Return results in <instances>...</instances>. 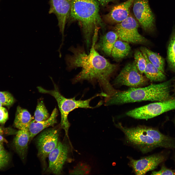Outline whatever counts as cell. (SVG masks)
<instances>
[{
	"label": "cell",
	"mask_w": 175,
	"mask_h": 175,
	"mask_svg": "<svg viewBox=\"0 0 175 175\" xmlns=\"http://www.w3.org/2000/svg\"><path fill=\"white\" fill-rule=\"evenodd\" d=\"M167 58L170 67L175 72V26L174 25L168 47Z\"/></svg>",
	"instance_id": "cell-21"
},
{
	"label": "cell",
	"mask_w": 175,
	"mask_h": 175,
	"mask_svg": "<svg viewBox=\"0 0 175 175\" xmlns=\"http://www.w3.org/2000/svg\"><path fill=\"white\" fill-rule=\"evenodd\" d=\"M10 156L5 150L0 153V169L5 166L8 163Z\"/></svg>",
	"instance_id": "cell-27"
},
{
	"label": "cell",
	"mask_w": 175,
	"mask_h": 175,
	"mask_svg": "<svg viewBox=\"0 0 175 175\" xmlns=\"http://www.w3.org/2000/svg\"><path fill=\"white\" fill-rule=\"evenodd\" d=\"M50 117L43 101H39L34 113V120L36 121L45 120Z\"/></svg>",
	"instance_id": "cell-22"
},
{
	"label": "cell",
	"mask_w": 175,
	"mask_h": 175,
	"mask_svg": "<svg viewBox=\"0 0 175 175\" xmlns=\"http://www.w3.org/2000/svg\"><path fill=\"white\" fill-rule=\"evenodd\" d=\"M15 101V98L10 93L6 91H0V103L2 105L10 106Z\"/></svg>",
	"instance_id": "cell-25"
},
{
	"label": "cell",
	"mask_w": 175,
	"mask_h": 175,
	"mask_svg": "<svg viewBox=\"0 0 175 175\" xmlns=\"http://www.w3.org/2000/svg\"><path fill=\"white\" fill-rule=\"evenodd\" d=\"M69 149L68 144L59 141L56 146L48 155V172L56 175L61 174L68 158Z\"/></svg>",
	"instance_id": "cell-10"
},
{
	"label": "cell",
	"mask_w": 175,
	"mask_h": 175,
	"mask_svg": "<svg viewBox=\"0 0 175 175\" xmlns=\"http://www.w3.org/2000/svg\"><path fill=\"white\" fill-rule=\"evenodd\" d=\"M99 5L97 0H73L72 3L69 18L78 22L88 48L96 28L105 26L99 15Z\"/></svg>",
	"instance_id": "cell-4"
},
{
	"label": "cell",
	"mask_w": 175,
	"mask_h": 175,
	"mask_svg": "<svg viewBox=\"0 0 175 175\" xmlns=\"http://www.w3.org/2000/svg\"><path fill=\"white\" fill-rule=\"evenodd\" d=\"M58 115L57 109L55 108L53 110L49 117L46 120L36 121L33 120L27 128L30 136V140L44 129L50 126H53L57 123V118Z\"/></svg>",
	"instance_id": "cell-14"
},
{
	"label": "cell",
	"mask_w": 175,
	"mask_h": 175,
	"mask_svg": "<svg viewBox=\"0 0 175 175\" xmlns=\"http://www.w3.org/2000/svg\"><path fill=\"white\" fill-rule=\"evenodd\" d=\"M148 79L140 73L134 62L127 64L115 78L114 84L138 88L146 84Z\"/></svg>",
	"instance_id": "cell-8"
},
{
	"label": "cell",
	"mask_w": 175,
	"mask_h": 175,
	"mask_svg": "<svg viewBox=\"0 0 175 175\" xmlns=\"http://www.w3.org/2000/svg\"><path fill=\"white\" fill-rule=\"evenodd\" d=\"M172 80L171 79L144 87H131L124 91H116L105 98V105H117L144 101L158 102L171 98Z\"/></svg>",
	"instance_id": "cell-2"
},
{
	"label": "cell",
	"mask_w": 175,
	"mask_h": 175,
	"mask_svg": "<svg viewBox=\"0 0 175 175\" xmlns=\"http://www.w3.org/2000/svg\"><path fill=\"white\" fill-rule=\"evenodd\" d=\"M173 92L174 93V94H175V83L173 84Z\"/></svg>",
	"instance_id": "cell-33"
},
{
	"label": "cell",
	"mask_w": 175,
	"mask_h": 175,
	"mask_svg": "<svg viewBox=\"0 0 175 175\" xmlns=\"http://www.w3.org/2000/svg\"><path fill=\"white\" fill-rule=\"evenodd\" d=\"M118 0H97L99 4L101 6L104 7L107 5L108 3Z\"/></svg>",
	"instance_id": "cell-29"
},
{
	"label": "cell",
	"mask_w": 175,
	"mask_h": 175,
	"mask_svg": "<svg viewBox=\"0 0 175 175\" xmlns=\"http://www.w3.org/2000/svg\"><path fill=\"white\" fill-rule=\"evenodd\" d=\"M152 175H175V170L168 168L163 165L160 169L157 171H153Z\"/></svg>",
	"instance_id": "cell-26"
},
{
	"label": "cell",
	"mask_w": 175,
	"mask_h": 175,
	"mask_svg": "<svg viewBox=\"0 0 175 175\" xmlns=\"http://www.w3.org/2000/svg\"><path fill=\"white\" fill-rule=\"evenodd\" d=\"M4 133V131L2 128L0 126V135H2Z\"/></svg>",
	"instance_id": "cell-32"
},
{
	"label": "cell",
	"mask_w": 175,
	"mask_h": 175,
	"mask_svg": "<svg viewBox=\"0 0 175 175\" xmlns=\"http://www.w3.org/2000/svg\"><path fill=\"white\" fill-rule=\"evenodd\" d=\"M90 166L87 163L80 162L70 170V174L72 175H88L91 171Z\"/></svg>",
	"instance_id": "cell-23"
},
{
	"label": "cell",
	"mask_w": 175,
	"mask_h": 175,
	"mask_svg": "<svg viewBox=\"0 0 175 175\" xmlns=\"http://www.w3.org/2000/svg\"><path fill=\"white\" fill-rule=\"evenodd\" d=\"M115 124L124 133L127 141L143 153L159 147L175 149V138L156 129L142 126L128 128L120 123Z\"/></svg>",
	"instance_id": "cell-3"
},
{
	"label": "cell",
	"mask_w": 175,
	"mask_h": 175,
	"mask_svg": "<svg viewBox=\"0 0 175 175\" xmlns=\"http://www.w3.org/2000/svg\"><path fill=\"white\" fill-rule=\"evenodd\" d=\"M133 10L134 16L142 29L149 32L155 28V16L149 6L148 0H135Z\"/></svg>",
	"instance_id": "cell-9"
},
{
	"label": "cell",
	"mask_w": 175,
	"mask_h": 175,
	"mask_svg": "<svg viewBox=\"0 0 175 175\" xmlns=\"http://www.w3.org/2000/svg\"><path fill=\"white\" fill-rule=\"evenodd\" d=\"M134 62L138 70L140 73H144L146 65L145 58L141 52L139 50L134 54Z\"/></svg>",
	"instance_id": "cell-24"
},
{
	"label": "cell",
	"mask_w": 175,
	"mask_h": 175,
	"mask_svg": "<svg viewBox=\"0 0 175 175\" xmlns=\"http://www.w3.org/2000/svg\"><path fill=\"white\" fill-rule=\"evenodd\" d=\"M2 104L0 103V108L2 107Z\"/></svg>",
	"instance_id": "cell-34"
},
{
	"label": "cell",
	"mask_w": 175,
	"mask_h": 175,
	"mask_svg": "<svg viewBox=\"0 0 175 175\" xmlns=\"http://www.w3.org/2000/svg\"><path fill=\"white\" fill-rule=\"evenodd\" d=\"M0 141L6 143H8V141L0 135Z\"/></svg>",
	"instance_id": "cell-30"
},
{
	"label": "cell",
	"mask_w": 175,
	"mask_h": 175,
	"mask_svg": "<svg viewBox=\"0 0 175 175\" xmlns=\"http://www.w3.org/2000/svg\"><path fill=\"white\" fill-rule=\"evenodd\" d=\"M138 22L130 15L125 19L116 24L115 31L121 40L134 44H145L148 40L139 32Z\"/></svg>",
	"instance_id": "cell-6"
},
{
	"label": "cell",
	"mask_w": 175,
	"mask_h": 175,
	"mask_svg": "<svg viewBox=\"0 0 175 175\" xmlns=\"http://www.w3.org/2000/svg\"><path fill=\"white\" fill-rule=\"evenodd\" d=\"M16 134L13 141L14 146L17 153L23 160L26 157L30 140L29 134L26 129L19 130Z\"/></svg>",
	"instance_id": "cell-16"
},
{
	"label": "cell",
	"mask_w": 175,
	"mask_h": 175,
	"mask_svg": "<svg viewBox=\"0 0 175 175\" xmlns=\"http://www.w3.org/2000/svg\"></svg>",
	"instance_id": "cell-35"
},
{
	"label": "cell",
	"mask_w": 175,
	"mask_h": 175,
	"mask_svg": "<svg viewBox=\"0 0 175 175\" xmlns=\"http://www.w3.org/2000/svg\"><path fill=\"white\" fill-rule=\"evenodd\" d=\"M8 118V112L7 109L2 106L0 108V123L4 124Z\"/></svg>",
	"instance_id": "cell-28"
},
{
	"label": "cell",
	"mask_w": 175,
	"mask_h": 175,
	"mask_svg": "<svg viewBox=\"0 0 175 175\" xmlns=\"http://www.w3.org/2000/svg\"><path fill=\"white\" fill-rule=\"evenodd\" d=\"M166 158L165 154L161 153L153 154L138 160L130 158L129 164L136 175H144L156 168Z\"/></svg>",
	"instance_id": "cell-12"
},
{
	"label": "cell",
	"mask_w": 175,
	"mask_h": 175,
	"mask_svg": "<svg viewBox=\"0 0 175 175\" xmlns=\"http://www.w3.org/2000/svg\"><path fill=\"white\" fill-rule=\"evenodd\" d=\"M118 38L115 31H110L101 35L99 41L95 44L96 49L99 51L106 55L110 56L114 45Z\"/></svg>",
	"instance_id": "cell-15"
},
{
	"label": "cell",
	"mask_w": 175,
	"mask_h": 175,
	"mask_svg": "<svg viewBox=\"0 0 175 175\" xmlns=\"http://www.w3.org/2000/svg\"><path fill=\"white\" fill-rule=\"evenodd\" d=\"M59 134V128H50L42 132L37 138L36 144L37 155L45 168L46 158L50 153L56 146Z\"/></svg>",
	"instance_id": "cell-7"
},
{
	"label": "cell",
	"mask_w": 175,
	"mask_h": 175,
	"mask_svg": "<svg viewBox=\"0 0 175 175\" xmlns=\"http://www.w3.org/2000/svg\"><path fill=\"white\" fill-rule=\"evenodd\" d=\"M98 32H95L92 39L91 48L87 53L83 47L71 46L68 49L71 54L66 55L65 60L68 70L80 68L81 71L73 79V83L86 80L97 81L104 91L108 96L116 91L110 83V79L115 70L116 66L110 62L100 55L95 46Z\"/></svg>",
	"instance_id": "cell-1"
},
{
	"label": "cell",
	"mask_w": 175,
	"mask_h": 175,
	"mask_svg": "<svg viewBox=\"0 0 175 175\" xmlns=\"http://www.w3.org/2000/svg\"><path fill=\"white\" fill-rule=\"evenodd\" d=\"M73 0H50V14L55 15L58 21L60 31L62 35L61 43L59 47L61 49L64 39V31L66 24L69 18Z\"/></svg>",
	"instance_id": "cell-11"
},
{
	"label": "cell",
	"mask_w": 175,
	"mask_h": 175,
	"mask_svg": "<svg viewBox=\"0 0 175 175\" xmlns=\"http://www.w3.org/2000/svg\"><path fill=\"white\" fill-rule=\"evenodd\" d=\"M2 142L0 141V153L5 150L2 144Z\"/></svg>",
	"instance_id": "cell-31"
},
{
	"label": "cell",
	"mask_w": 175,
	"mask_h": 175,
	"mask_svg": "<svg viewBox=\"0 0 175 175\" xmlns=\"http://www.w3.org/2000/svg\"><path fill=\"white\" fill-rule=\"evenodd\" d=\"M141 52L146 61V65L144 73L146 77L152 82L164 81L166 79L165 73L159 70L150 62L145 52Z\"/></svg>",
	"instance_id": "cell-18"
},
{
	"label": "cell",
	"mask_w": 175,
	"mask_h": 175,
	"mask_svg": "<svg viewBox=\"0 0 175 175\" xmlns=\"http://www.w3.org/2000/svg\"><path fill=\"white\" fill-rule=\"evenodd\" d=\"M51 78L54 85V88L53 90H47L40 86L38 87L37 88L40 92L49 94L53 96L56 100L61 114L60 127L64 131L66 135L68 137L69 129L70 125L68 118L69 113L74 110L79 108L93 109L99 106L102 105L101 102L95 107L91 106L89 105L90 103L96 97L99 96L105 97V94L102 92L89 99L84 100H76L75 97L67 98L61 95L52 78Z\"/></svg>",
	"instance_id": "cell-5"
},
{
	"label": "cell",
	"mask_w": 175,
	"mask_h": 175,
	"mask_svg": "<svg viewBox=\"0 0 175 175\" xmlns=\"http://www.w3.org/2000/svg\"><path fill=\"white\" fill-rule=\"evenodd\" d=\"M26 109L19 106L17 107L14 121L15 126L19 130L27 129L31 122L34 119Z\"/></svg>",
	"instance_id": "cell-17"
},
{
	"label": "cell",
	"mask_w": 175,
	"mask_h": 175,
	"mask_svg": "<svg viewBox=\"0 0 175 175\" xmlns=\"http://www.w3.org/2000/svg\"><path fill=\"white\" fill-rule=\"evenodd\" d=\"M135 0H127L113 6L109 12L105 16L108 22L118 23L126 18L130 15V10Z\"/></svg>",
	"instance_id": "cell-13"
},
{
	"label": "cell",
	"mask_w": 175,
	"mask_h": 175,
	"mask_svg": "<svg viewBox=\"0 0 175 175\" xmlns=\"http://www.w3.org/2000/svg\"><path fill=\"white\" fill-rule=\"evenodd\" d=\"M131 49V47L128 42L117 40L114 45L111 55L115 59H121L129 54Z\"/></svg>",
	"instance_id": "cell-19"
},
{
	"label": "cell",
	"mask_w": 175,
	"mask_h": 175,
	"mask_svg": "<svg viewBox=\"0 0 175 175\" xmlns=\"http://www.w3.org/2000/svg\"><path fill=\"white\" fill-rule=\"evenodd\" d=\"M140 50L141 51L145 53L149 61L152 64L165 73L164 60L161 56L145 47H141Z\"/></svg>",
	"instance_id": "cell-20"
}]
</instances>
